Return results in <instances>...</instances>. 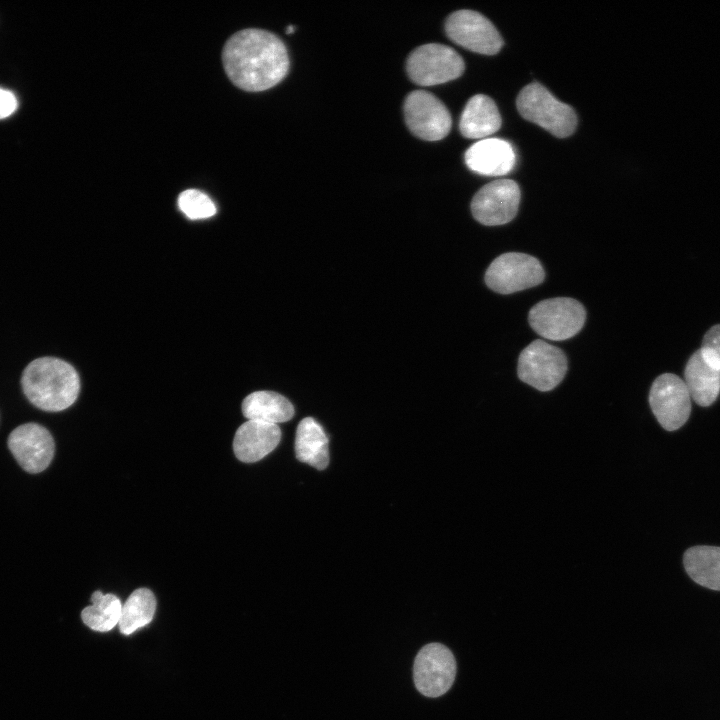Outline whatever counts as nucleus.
<instances>
[{
  "label": "nucleus",
  "mask_w": 720,
  "mask_h": 720,
  "mask_svg": "<svg viewBox=\"0 0 720 720\" xmlns=\"http://www.w3.org/2000/svg\"><path fill=\"white\" fill-rule=\"evenodd\" d=\"M222 61L231 82L249 92L274 87L289 70L285 44L275 34L255 28L233 34L224 45Z\"/></svg>",
  "instance_id": "obj_1"
},
{
  "label": "nucleus",
  "mask_w": 720,
  "mask_h": 720,
  "mask_svg": "<svg viewBox=\"0 0 720 720\" xmlns=\"http://www.w3.org/2000/svg\"><path fill=\"white\" fill-rule=\"evenodd\" d=\"M21 385L34 406L49 412L70 407L80 391L77 371L68 362L55 357L31 361L22 373Z\"/></svg>",
  "instance_id": "obj_2"
},
{
  "label": "nucleus",
  "mask_w": 720,
  "mask_h": 720,
  "mask_svg": "<svg viewBox=\"0 0 720 720\" xmlns=\"http://www.w3.org/2000/svg\"><path fill=\"white\" fill-rule=\"evenodd\" d=\"M516 106L520 115L559 138L570 136L577 117L571 106L557 100L543 85L533 82L519 93Z\"/></svg>",
  "instance_id": "obj_3"
},
{
  "label": "nucleus",
  "mask_w": 720,
  "mask_h": 720,
  "mask_svg": "<svg viewBox=\"0 0 720 720\" xmlns=\"http://www.w3.org/2000/svg\"><path fill=\"white\" fill-rule=\"evenodd\" d=\"M528 320L538 335L561 341L575 336L583 328L586 311L576 299L555 297L535 304L529 311Z\"/></svg>",
  "instance_id": "obj_4"
},
{
  "label": "nucleus",
  "mask_w": 720,
  "mask_h": 720,
  "mask_svg": "<svg viewBox=\"0 0 720 720\" xmlns=\"http://www.w3.org/2000/svg\"><path fill=\"white\" fill-rule=\"evenodd\" d=\"M567 369L565 353L560 348L537 339L520 353L517 374L524 383L546 392L560 384Z\"/></svg>",
  "instance_id": "obj_5"
},
{
  "label": "nucleus",
  "mask_w": 720,
  "mask_h": 720,
  "mask_svg": "<svg viewBox=\"0 0 720 720\" xmlns=\"http://www.w3.org/2000/svg\"><path fill=\"white\" fill-rule=\"evenodd\" d=\"M465 69L462 57L451 47L430 43L417 47L407 58L406 71L420 86L442 84L460 77Z\"/></svg>",
  "instance_id": "obj_6"
},
{
  "label": "nucleus",
  "mask_w": 720,
  "mask_h": 720,
  "mask_svg": "<svg viewBox=\"0 0 720 720\" xmlns=\"http://www.w3.org/2000/svg\"><path fill=\"white\" fill-rule=\"evenodd\" d=\"M545 272L540 261L528 254L507 252L495 258L485 273V283L500 294H511L541 284Z\"/></svg>",
  "instance_id": "obj_7"
},
{
  "label": "nucleus",
  "mask_w": 720,
  "mask_h": 720,
  "mask_svg": "<svg viewBox=\"0 0 720 720\" xmlns=\"http://www.w3.org/2000/svg\"><path fill=\"white\" fill-rule=\"evenodd\" d=\"M403 108L406 124L416 137L438 141L450 132L451 115L443 102L432 93L425 90L411 92Z\"/></svg>",
  "instance_id": "obj_8"
},
{
  "label": "nucleus",
  "mask_w": 720,
  "mask_h": 720,
  "mask_svg": "<svg viewBox=\"0 0 720 720\" xmlns=\"http://www.w3.org/2000/svg\"><path fill=\"white\" fill-rule=\"evenodd\" d=\"M651 410L667 431L682 427L691 413V397L683 379L672 373L658 376L649 392Z\"/></svg>",
  "instance_id": "obj_9"
},
{
  "label": "nucleus",
  "mask_w": 720,
  "mask_h": 720,
  "mask_svg": "<svg viewBox=\"0 0 720 720\" xmlns=\"http://www.w3.org/2000/svg\"><path fill=\"white\" fill-rule=\"evenodd\" d=\"M456 675V662L452 652L440 643L425 645L418 652L413 667L417 690L427 697L445 694Z\"/></svg>",
  "instance_id": "obj_10"
},
{
  "label": "nucleus",
  "mask_w": 720,
  "mask_h": 720,
  "mask_svg": "<svg viewBox=\"0 0 720 720\" xmlns=\"http://www.w3.org/2000/svg\"><path fill=\"white\" fill-rule=\"evenodd\" d=\"M445 31L457 45L480 54L494 55L503 45V40L491 21L473 10H458L449 15Z\"/></svg>",
  "instance_id": "obj_11"
},
{
  "label": "nucleus",
  "mask_w": 720,
  "mask_h": 720,
  "mask_svg": "<svg viewBox=\"0 0 720 720\" xmlns=\"http://www.w3.org/2000/svg\"><path fill=\"white\" fill-rule=\"evenodd\" d=\"M520 197V189L515 181H492L474 195L471 201L472 215L483 225L506 224L516 216Z\"/></svg>",
  "instance_id": "obj_12"
},
{
  "label": "nucleus",
  "mask_w": 720,
  "mask_h": 720,
  "mask_svg": "<svg viewBox=\"0 0 720 720\" xmlns=\"http://www.w3.org/2000/svg\"><path fill=\"white\" fill-rule=\"evenodd\" d=\"M7 444L19 465L29 473L45 470L54 456L55 445L50 432L37 423L16 427Z\"/></svg>",
  "instance_id": "obj_13"
},
{
  "label": "nucleus",
  "mask_w": 720,
  "mask_h": 720,
  "mask_svg": "<svg viewBox=\"0 0 720 720\" xmlns=\"http://www.w3.org/2000/svg\"><path fill=\"white\" fill-rule=\"evenodd\" d=\"M464 158L470 170L486 176L506 175L516 163L513 146L499 138H485L474 143Z\"/></svg>",
  "instance_id": "obj_14"
},
{
  "label": "nucleus",
  "mask_w": 720,
  "mask_h": 720,
  "mask_svg": "<svg viewBox=\"0 0 720 720\" xmlns=\"http://www.w3.org/2000/svg\"><path fill=\"white\" fill-rule=\"evenodd\" d=\"M280 439L281 430L277 424L247 420L235 433L233 451L242 462H257L272 452Z\"/></svg>",
  "instance_id": "obj_15"
},
{
  "label": "nucleus",
  "mask_w": 720,
  "mask_h": 720,
  "mask_svg": "<svg viewBox=\"0 0 720 720\" xmlns=\"http://www.w3.org/2000/svg\"><path fill=\"white\" fill-rule=\"evenodd\" d=\"M502 119L495 102L486 95L472 96L461 114L459 129L470 139H482L499 130Z\"/></svg>",
  "instance_id": "obj_16"
},
{
  "label": "nucleus",
  "mask_w": 720,
  "mask_h": 720,
  "mask_svg": "<svg viewBox=\"0 0 720 720\" xmlns=\"http://www.w3.org/2000/svg\"><path fill=\"white\" fill-rule=\"evenodd\" d=\"M684 382L691 399L699 406L708 407L716 401L720 393V370L709 366L700 350H697L686 364Z\"/></svg>",
  "instance_id": "obj_17"
},
{
  "label": "nucleus",
  "mask_w": 720,
  "mask_h": 720,
  "mask_svg": "<svg viewBox=\"0 0 720 720\" xmlns=\"http://www.w3.org/2000/svg\"><path fill=\"white\" fill-rule=\"evenodd\" d=\"M296 458L318 470L329 463L328 438L322 426L312 417L302 419L296 429Z\"/></svg>",
  "instance_id": "obj_18"
},
{
  "label": "nucleus",
  "mask_w": 720,
  "mask_h": 720,
  "mask_svg": "<svg viewBox=\"0 0 720 720\" xmlns=\"http://www.w3.org/2000/svg\"><path fill=\"white\" fill-rule=\"evenodd\" d=\"M292 403L273 391H256L242 402V413L248 420L279 424L294 416Z\"/></svg>",
  "instance_id": "obj_19"
},
{
  "label": "nucleus",
  "mask_w": 720,
  "mask_h": 720,
  "mask_svg": "<svg viewBox=\"0 0 720 720\" xmlns=\"http://www.w3.org/2000/svg\"><path fill=\"white\" fill-rule=\"evenodd\" d=\"M683 564L697 584L720 591V547L693 546L684 553Z\"/></svg>",
  "instance_id": "obj_20"
},
{
  "label": "nucleus",
  "mask_w": 720,
  "mask_h": 720,
  "mask_svg": "<svg viewBox=\"0 0 720 720\" xmlns=\"http://www.w3.org/2000/svg\"><path fill=\"white\" fill-rule=\"evenodd\" d=\"M155 609L156 599L152 591L147 588L136 589L122 606L120 631L129 635L147 625L153 619Z\"/></svg>",
  "instance_id": "obj_21"
},
{
  "label": "nucleus",
  "mask_w": 720,
  "mask_h": 720,
  "mask_svg": "<svg viewBox=\"0 0 720 720\" xmlns=\"http://www.w3.org/2000/svg\"><path fill=\"white\" fill-rule=\"evenodd\" d=\"M92 605L81 612L84 624L99 632H106L119 624L122 605L114 594L95 591L91 596Z\"/></svg>",
  "instance_id": "obj_22"
},
{
  "label": "nucleus",
  "mask_w": 720,
  "mask_h": 720,
  "mask_svg": "<svg viewBox=\"0 0 720 720\" xmlns=\"http://www.w3.org/2000/svg\"><path fill=\"white\" fill-rule=\"evenodd\" d=\"M179 209L192 220L210 218L217 212L214 202L205 193L188 189L178 197Z\"/></svg>",
  "instance_id": "obj_23"
},
{
  "label": "nucleus",
  "mask_w": 720,
  "mask_h": 720,
  "mask_svg": "<svg viewBox=\"0 0 720 720\" xmlns=\"http://www.w3.org/2000/svg\"><path fill=\"white\" fill-rule=\"evenodd\" d=\"M699 350L709 366L720 370V324L712 326L705 333Z\"/></svg>",
  "instance_id": "obj_24"
},
{
  "label": "nucleus",
  "mask_w": 720,
  "mask_h": 720,
  "mask_svg": "<svg viewBox=\"0 0 720 720\" xmlns=\"http://www.w3.org/2000/svg\"><path fill=\"white\" fill-rule=\"evenodd\" d=\"M18 108L16 95L3 87H0V120L10 117Z\"/></svg>",
  "instance_id": "obj_25"
},
{
  "label": "nucleus",
  "mask_w": 720,
  "mask_h": 720,
  "mask_svg": "<svg viewBox=\"0 0 720 720\" xmlns=\"http://www.w3.org/2000/svg\"><path fill=\"white\" fill-rule=\"evenodd\" d=\"M294 31H295V27L292 26V25H289V26L287 27V29H286V33H287V34H291V33H293Z\"/></svg>",
  "instance_id": "obj_26"
}]
</instances>
